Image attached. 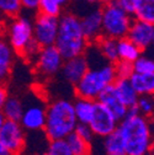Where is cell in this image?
Instances as JSON below:
<instances>
[{
    "label": "cell",
    "instance_id": "cell-1",
    "mask_svg": "<svg viewBox=\"0 0 154 155\" xmlns=\"http://www.w3.org/2000/svg\"><path fill=\"white\" fill-rule=\"evenodd\" d=\"M127 155H148L153 148V137L148 118L136 107L128 108L126 117L119 123Z\"/></svg>",
    "mask_w": 154,
    "mask_h": 155
},
{
    "label": "cell",
    "instance_id": "cell-2",
    "mask_svg": "<svg viewBox=\"0 0 154 155\" xmlns=\"http://www.w3.org/2000/svg\"><path fill=\"white\" fill-rule=\"evenodd\" d=\"M54 46L58 48L64 59L85 53L89 41L83 33L80 18L76 14L63 12L58 17V33Z\"/></svg>",
    "mask_w": 154,
    "mask_h": 155
},
{
    "label": "cell",
    "instance_id": "cell-3",
    "mask_svg": "<svg viewBox=\"0 0 154 155\" xmlns=\"http://www.w3.org/2000/svg\"><path fill=\"white\" fill-rule=\"evenodd\" d=\"M78 121L75 117L73 101L58 99L52 101L46 110V123L43 133L48 140L67 138L74 132Z\"/></svg>",
    "mask_w": 154,
    "mask_h": 155
},
{
    "label": "cell",
    "instance_id": "cell-4",
    "mask_svg": "<svg viewBox=\"0 0 154 155\" xmlns=\"http://www.w3.org/2000/svg\"><path fill=\"white\" fill-rule=\"evenodd\" d=\"M5 38L16 54L24 58L35 57L40 47L33 41V26L32 20L21 14L4 21Z\"/></svg>",
    "mask_w": 154,
    "mask_h": 155
},
{
    "label": "cell",
    "instance_id": "cell-5",
    "mask_svg": "<svg viewBox=\"0 0 154 155\" xmlns=\"http://www.w3.org/2000/svg\"><path fill=\"white\" fill-rule=\"evenodd\" d=\"M117 79L115 67L111 63H102L98 67H89L82 79L76 83L75 95L78 97L95 100L98 99L100 92L109 85H112Z\"/></svg>",
    "mask_w": 154,
    "mask_h": 155
},
{
    "label": "cell",
    "instance_id": "cell-6",
    "mask_svg": "<svg viewBox=\"0 0 154 155\" xmlns=\"http://www.w3.org/2000/svg\"><path fill=\"white\" fill-rule=\"evenodd\" d=\"M133 16L125 10L116 0L101 5L102 36L120 40L127 36Z\"/></svg>",
    "mask_w": 154,
    "mask_h": 155
},
{
    "label": "cell",
    "instance_id": "cell-7",
    "mask_svg": "<svg viewBox=\"0 0 154 155\" xmlns=\"http://www.w3.org/2000/svg\"><path fill=\"white\" fill-rule=\"evenodd\" d=\"M64 63V58L54 45L41 47L35 55V67L43 78H52L58 74Z\"/></svg>",
    "mask_w": 154,
    "mask_h": 155
},
{
    "label": "cell",
    "instance_id": "cell-8",
    "mask_svg": "<svg viewBox=\"0 0 154 155\" xmlns=\"http://www.w3.org/2000/svg\"><path fill=\"white\" fill-rule=\"evenodd\" d=\"M33 41L38 47H47L55 43L58 33V17H51L38 14L32 20Z\"/></svg>",
    "mask_w": 154,
    "mask_h": 155
},
{
    "label": "cell",
    "instance_id": "cell-9",
    "mask_svg": "<svg viewBox=\"0 0 154 155\" xmlns=\"http://www.w3.org/2000/svg\"><path fill=\"white\" fill-rule=\"evenodd\" d=\"M0 142L15 155L20 154L25 148L26 142L25 129L22 128L20 122L5 120L2 129H0Z\"/></svg>",
    "mask_w": 154,
    "mask_h": 155
},
{
    "label": "cell",
    "instance_id": "cell-10",
    "mask_svg": "<svg viewBox=\"0 0 154 155\" xmlns=\"http://www.w3.org/2000/svg\"><path fill=\"white\" fill-rule=\"evenodd\" d=\"M120 121L101 104L96 101V107L91 121L89 122V126L94 133L95 137L105 138L106 135L112 133L119 128Z\"/></svg>",
    "mask_w": 154,
    "mask_h": 155
},
{
    "label": "cell",
    "instance_id": "cell-11",
    "mask_svg": "<svg viewBox=\"0 0 154 155\" xmlns=\"http://www.w3.org/2000/svg\"><path fill=\"white\" fill-rule=\"evenodd\" d=\"M47 106L41 101H32L27 106L24 105V112L20 118V124L25 130L40 132L43 130L46 123Z\"/></svg>",
    "mask_w": 154,
    "mask_h": 155
},
{
    "label": "cell",
    "instance_id": "cell-12",
    "mask_svg": "<svg viewBox=\"0 0 154 155\" xmlns=\"http://www.w3.org/2000/svg\"><path fill=\"white\" fill-rule=\"evenodd\" d=\"M80 25L85 38L89 43L95 42L102 36V22H101V6H95L88 10L85 14L79 16Z\"/></svg>",
    "mask_w": 154,
    "mask_h": 155
},
{
    "label": "cell",
    "instance_id": "cell-13",
    "mask_svg": "<svg viewBox=\"0 0 154 155\" xmlns=\"http://www.w3.org/2000/svg\"><path fill=\"white\" fill-rule=\"evenodd\" d=\"M152 32H153V25L137 20V18H133L126 37L136 45L142 52H144L148 48H150Z\"/></svg>",
    "mask_w": 154,
    "mask_h": 155
},
{
    "label": "cell",
    "instance_id": "cell-14",
    "mask_svg": "<svg viewBox=\"0 0 154 155\" xmlns=\"http://www.w3.org/2000/svg\"><path fill=\"white\" fill-rule=\"evenodd\" d=\"M96 101H98L99 104H101V105H104L119 121L125 118L127 112H128V107L119 97L116 90H115V87H113V84L109 85L106 89H104L100 92V95L98 96Z\"/></svg>",
    "mask_w": 154,
    "mask_h": 155
},
{
    "label": "cell",
    "instance_id": "cell-15",
    "mask_svg": "<svg viewBox=\"0 0 154 155\" xmlns=\"http://www.w3.org/2000/svg\"><path fill=\"white\" fill-rule=\"evenodd\" d=\"M88 69H89V62L86 57L83 54L69 58V59H64L61 71L63 74V78L69 84L75 85L83 78V75L86 73Z\"/></svg>",
    "mask_w": 154,
    "mask_h": 155
},
{
    "label": "cell",
    "instance_id": "cell-16",
    "mask_svg": "<svg viewBox=\"0 0 154 155\" xmlns=\"http://www.w3.org/2000/svg\"><path fill=\"white\" fill-rule=\"evenodd\" d=\"M16 53L6 41V38L0 36V83H6L11 74Z\"/></svg>",
    "mask_w": 154,
    "mask_h": 155
},
{
    "label": "cell",
    "instance_id": "cell-17",
    "mask_svg": "<svg viewBox=\"0 0 154 155\" xmlns=\"http://www.w3.org/2000/svg\"><path fill=\"white\" fill-rule=\"evenodd\" d=\"M113 87L116 90L119 97L121 99V101L128 107H136L137 101L139 95L137 94V91L134 90V87L132 86L129 79H123V78H117L113 83Z\"/></svg>",
    "mask_w": 154,
    "mask_h": 155
},
{
    "label": "cell",
    "instance_id": "cell-18",
    "mask_svg": "<svg viewBox=\"0 0 154 155\" xmlns=\"http://www.w3.org/2000/svg\"><path fill=\"white\" fill-rule=\"evenodd\" d=\"M73 106H74V112H75V117L78 123L89 124L95 112L96 101L76 96V99L73 101Z\"/></svg>",
    "mask_w": 154,
    "mask_h": 155
},
{
    "label": "cell",
    "instance_id": "cell-19",
    "mask_svg": "<svg viewBox=\"0 0 154 155\" xmlns=\"http://www.w3.org/2000/svg\"><path fill=\"white\" fill-rule=\"evenodd\" d=\"M128 79L139 96H154V73H133Z\"/></svg>",
    "mask_w": 154,
    "mask_h": 155
},
{
    "label": "cell",
    "instance_id": "cell-20",
    "mask_svg": "<svg viewBox=\"0 0 154 155\" xmlns=\"http://www.w3.org/2000/svg\"><path fill=\"white\" fill-rule=\"evenodd\" d=\"M95 46L98 47L101 57L111 64H115L119 61V54H117V40L106 36H101L98 38L95 42Z\"/></svg>",
    "mask_w": 154,
    "mask_h": 155
},
{
    "label": "cell",
    "instance_id": "cell-21",
    "mask_svg": "<svg viewBox=\"0 0 154 155\" xmlns=\"http://www.w3.org/2000/svg\"><path fill=\"white\" fill-rule=\"evenodd\" d=\"M104 139V150L106 155H127L126 154V148H125V142L122 138V134L119 130H113L109 135H106Z\"/></svg>",
    "mask_w": 154,
    "mask_h": 155
},
{
    "label": "cell",
    "instance_id": "cell-22",
    "mask_svg": "<svg viewBox=\"0 0 154 155\" xmlns=\"http://www.w3.org/2000/svg\"><path fill=\"white\" fill-rule=\"evenodd\" d=\"M143 52L134 45L132 41H129L127 37L117 40V54L120 61H126L129 63H133Z\"/></svg>",
    "mask_w": 154,
    "mask_h": 155
},
{
    "label": "cell",
    "instance_id": "cell-23",
    "mask_svg": "<svg viewBox=\"0 0 154 155\" xmlns=\"http://www.w3.org/2000/svg\"><path fill=\"white\" fill-rule=\"evenodd\" d=\"M132 16L133 18L154 25V0H137Z\"/></svg>",
    "mask_w": 154,
    "mask_h": 155
},
{
    "label": "cell",
    "instance_id": "cell-24",
    "mask_svg": "<svg viewBox=\"0 0 154 155\" xmlns=\"http://www.w3.org/2000/svg\"><path fill=\"white\" fill-rule=\"evenodd\" d=\"M2 112L6 120L20 121L24 112V102L16 96H8V99L2 108Z\"/></svg>",
    "mask_w": 154,
    "mask_h": 155
},
{
    "label": "cell",
    "instance_id": "cell-25",
    "mask_svg": "<svg viewBox=\"0 0 154 155\" xmlns=\"http://www.w3.org/2000/svg\"><path fill=\"white\" fill-rule=\"evenodd\" d=\"M73 155H91V143L80 138L75 132H72L65 138Z\"/></svg>",
    "mask_w": 154,
    "mask_h": 155
},
{
    "label": "cell",
    "instance_id": "cell-26",
    "mask_svg": "<svg viewBox=\"0 0 154 155\" xmlns=\"http://www.w3.org/2000/svg\"><path fill=\"white\" fill-rule=\"evenodd\" d=\"M22 11L20 0H0V21H6Z\"/></svg>",
    "mask_w": 154,
    "mask_h": 155
},
{
    "label": "cell",
    "instance_id": "cell-27",
    "mask_svg": "<svg viewBox=\"0 0 154 155\" xmlns=\"http://www.w3.org/2000/svg\"><path fill=\"white\" fill-rule=\"evenodd\" d=\"M63 8L64 5L58 0H41L37 12L51 17H59L63 14Z\"/></svg>",
    "mask_w": 154,
    "mask_h": 155
},
{
    "label": "cell",
    "instance_id": "cell-28",
    "mask_svg": "<svg viewBox=\"0 0 154 155\" xmlns=\"http://www.w3.org/2000/svg\"><path fill=\"white\" fill-rule=\"evenodd\" d=\"M46 153L48 155H73L65 138L49 140L47 149H46Z\"/></svg>",
    "mask_w": 154,
    "mask_h": 155
},
{
    "label": "cell",
    "instance_id": "cell-29",
    "mask_svg": "<svg viewBox=\"0 0 154 155\" xmlns=\"http://www.w3.org/2000/svg\"><path fill=\"white\" fill-rule=\"evenodd\" d=\"M133 70L134 73H141V74L154 73V58L141 54L133 62Z\"/></svg>",
    "mask_w": 154,
    "mask_h": 155
},
{
    "label": "cell",
    "instance_id": "cell-30",
    "mask_svg": "<svg viewBox=\"0 0 154 155\" xmlns=\"http://www.w3.org/2000/svg\"><path fill=\"white\" fill-rule=\"evenodd\" d=\"M136 108L139 114L144 116L147 118L150 117L154 113V96H148V95L139 96Z\"/></svg>",
    "mask_w": 154,
    "mask_h": 155
},
{
    "label": "cell",
    "instance_id": "cell-31",
    "mask_svg": "<svg viewBox=\"0 0 154 155\" xmlns=\"http://www.w3.org/2000/svg\"><path fill=\"white\" fill-rule=\"evenodd\" d=\"M115 71H116L117 78H123V79H128V78L134 73L133 70V63L126 62V61H117L113 64Z\"/></svg>",
    "mask_w": 154,
    "mask_h": 155
},
{
    "label": "cell",
    "instance_id": "cell-32",
    "mask_svg": "<svg viewBox=\"0 0 154 155\" xmlns=\"http://www.w3.org/2000/svg\"><path fill=\"white\" fill-rule=\"evenodd\" d=\"M74 132L78 134L80 138H83L84 140H86L89 143H91L94 137H95L92 130H91V128H90V126L85 124V123H78V124H76V127H75V129H74Z\"/></svg>",
    "mask_w": 154,
    "mask_h": 155
},
{
    "label": "cell",
    "instance_id": "cell-33",
    "mask_svg": "<svg viewBox=\"0 0 154 155\" xmlns=\"http://www.w3.org/2000/svg\"><path fill=\"white\" fill-rule=\"evenodd\" d=\"M40 2H41V0H20L21 9H22V11L31 12V14L37 12L38 5H40Z\"/></svg>",
    "mask_w": 154,
    "mask_h": 155
},
{
    "label": "cell",
    "instance_id": "cell-34",
    "mask_svg": "<svg viewBox=\"0 0 154 155\" xmlns=\"http://www.w3.org/2000/svg\"><path fill=\"white\" fill-rule=\"evenodd\" d=\"M116 2H117L125 10H127L129 14H132L137 0H116Z\"/></svg>",
    "mask_w": 154,
    "mask_h": 155
},
{
    "label": "cell",
    "instance_id": "cell-35",
    "mask_svg": "<svg viewBox=\"0 0 154 155\" xmlns=\"http://www.w3.org/2000/svg\"><path fill=\"white\" fill-rule=\"evenodd\" d=\"M8 96H9V92H8L5 83H0V111H2L4 104L8 99Z\"/></svg>",
    "mask_w": 154,
    "mask_h": 155
},
{
    "label": "cell",
    "instance_id": "cell-36",
    "mask_svg": "<svg viewBox=\"0 0 154 155\" xmlns=\"http://www.w3.org/2000/svg\"><path fill=\"white\" fill-rule=\"evenodd\" d=\"M0 155H15V154L11 153L2 142H0Z\"/></svg>",
    "mask_w": 154,
    "mask_h": 155
},
{
    "label": "cell",
    "instance_id": "cell-37",
    "mask_svg": "<svg viewBox=\"0 0 154 155\" xmlns=\"http://www.w3.org/2000/svg\"><path fill=\"white\" fill-rule=\"evenodd\" d=\"M75 2H78V3H80V4H86V5L98 4V3H96V0H75Z\"/></svg>",
    "mask_w": 154,
    "mask_h": 155
},
{
    "label": "cell",
    "instance_id": "cell-38",
    "mask_svg": "<svg viewBox=\"0 0 154 155\" xmlns=\"http://www.w3.org/2000/svg\"><path fill=\"white\" fill-rule=\"evenodd\" d=\"M5 116L3 114V112L0 111V129H2V127H3V124H4V122H5Z\"/></svg>",
    "mask_w": 154,
    "mask_h": 155
},
{
    "label": "cell",
    "instance_id": "cell-39",
    "mask_svg": "<svg viewBox=\"0 0 154 155\" xmlns=\"http://www.w3.org/2000/svg\"><path fill=\"white\" fill-rule=\"evenodd\" d=\"M111 2H115V0H96V3L100 4V5H104V4H107V3H111Z\"/></svg>",
    "mask_w": 154,
    "mask_h": 155
},
{
    "label": "cell",
    "instance_id": "cell-40",
    "mask_svg": "<svg viewBox=\"0 0 154 155\" xmlns=\"http://www.w3.org/2000/svg\"><path fill=\"white\" fill-rule=\"evenodd\" d=\"M150 47L154 49V25H153V32H152V43H150Z\"/></svg>",
    "mask_w": 154,
    "mask_h": 155
},
{
    "label": "cell",
    "instance_id": "cell-41",
    "mask_svg": "<svg viewBox=\"0 0 154 155\" xmlns=\"http://www.w3.org/2000/svg\"><path fill=\"white\" fill-rule=\"evenodd\" d=\"M58 2H59L61 4H63V5H67V4L70 2V0H58Z\"/></svg>",
    "mask_w": 154,
    "mask_h": 155
},
{
    "label": "cell",
    "instance_id": "cell-42",
    "mask_svg": "<svg viewBox=\"0 0 154 155\" xmlns=\"http://www.w3.org/2000/svg\"><path fill=\"white\" fill-rule=\"evenodd\" d=\"M35 155H48L46 151H40V153H36Z\"/></svg>",
    "mask_w": 154,
    "mask_h": 155
},
{
    "label": "cell",
    "instance_id": "cell-43",
    "mask_svg": "<svg viewBox=\"0 0 154 155\" xmlns=\"http://www.w3.org/2000/svg\"><path fill=\"white\" fill-rule=\"evenodd\" d=\"M149 154H150V155H154V148H152V150H150Z\"/></svg>",
    "mask_w": 154,
    "mask_h": 155
},
{
    "label": "cell",
    "instance_id": "cell-44",
    "mask_svg": "<svg viewBox=\"0 0 154 155\" xmlns=\"http://www.w3.org/2000/svg\"><path fill=\"white\" fill-rule=\"evenodd\" d=\"M0 33H2V21H0Z\"/></svg>",
    "mask_w": 154,
    "mask_h": 155
}]
</instances>
